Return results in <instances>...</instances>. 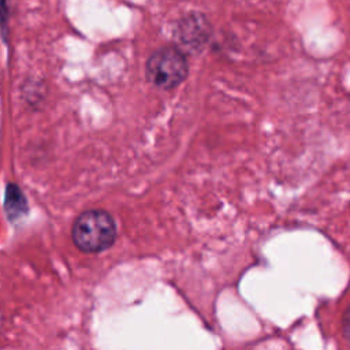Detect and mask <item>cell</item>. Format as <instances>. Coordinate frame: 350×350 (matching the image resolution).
Returning <instances> with one entry per match:
<instances>
[{
	"instance_id": "277c9868",
	"label": "cell",
	"mask_w": 350,
	"mask_h": 350,
	"mask_svg": "<svg viewBox=\"0 0 350 350\" xmlns=\"http://www.w3.org/2000/svg\"><path fill=\"white\" fill-rule=\"evenodd\" d=\"M343 335L350 342V306L343 314Z\"/></svg>"
},
{
	"instance_id": "7a4b0ae2",
	"label": "cell",
	"mask_w": 350,
	"mask_h": 350,
	"mask_svg": "<svg viewBox=\"0 0 350 350\" xmlns=\"http://www.w3.org/2000/svg\"><path fill=\"white\" fill-rule=\"evenodd\" d=\"M187 60L182 51L174 46L160 48L150 55L146 62L145 74L148 81L156 88L172 89L187 75Z\"/></svg>"
},
{
	"instance_id": "3957f363",
	"label": "cell",
	"mask_w": 350,
	"mask_h": 350,
	"mask_svg": "<svg viewBox=\"0 0 350 350\" xmlns=\"http://www.w3.org/2000/svg\"><path fill=\"white\" fill-rule=\"evenodd\" d=\"M4 209L10 220H16L22 217L27 212V201L22 190L10 183L5 190V200H4Z\"/></svg>"
},
{
	"instance_id": "6da1fadb",
	"label": "cell",
	"mask_w": 350,
	"mask_h": 350,
	"mask_svg": "<svg viewBox=\"0 0 350 350\" xmlns=\"http://www.w3.org/2000/svg\"><path fill=\"white\" fill-rule=\"evenodd\" d=\"M116 238L112 216L101 209L81 213L72 224V241L82 252L97 253L108 249Z\"/></svg>"
}]
</instances>
